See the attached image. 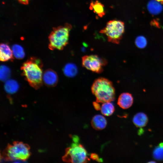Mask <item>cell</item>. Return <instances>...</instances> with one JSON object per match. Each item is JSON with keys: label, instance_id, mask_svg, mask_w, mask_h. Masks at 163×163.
I'll return each mask as SVG.
<instances>
[{"label": "cell", "instance_id": "20", "mask_svg": "<svg viewBox=\"0 0 163 163\" xmlns=\"http://www.w3.org/2000/svg\"><path fill=\"white\" fill-rule=\"evenodd\" d=\"M154 158L158 161L163 160V143H160L154 149L153 152Z\"/></svg>", "mask_w": 163, "mask_h": 163}, {"label": "cell", "instance_id": "7", "mask_svg": "<svg viewBox=\"0 0 163 163\" xmlns=\"http://www.w3.org/2000/svg\"><path fill=\"white\" fill-rule=\"evenodd\" d=\"M82 66L87 69L99 73L103 71L107 61L97 55H91L82 57Z\"/></svg>", "mask_w": 163, "mask_h": 163}, {"label": "cell", "instance_id": "22", "mask_svg": "<svg viewBox=\"0 0 163 163\" xmlns=\"http://www.w3.org/2000/svg\"><path fill=\"white\" fill-rule=\"evenodd\" d=\"M99 103L96 101L93 103V105L95 109L97 110H101V107L99 104Z\"/></svg>", "mask_w": 163, "mask_h": 163}, {"label": "cell", "instance_id": "13", "mask_svg": "<svg viewBox=\"0 0 163 163\" xmlns=\"http://www.w3.org/2000/svg\"><path fill=\"white\" fill-rule=\"evenodd\" d=\"M19 86L18 82L13 79L6 80L4 85V88L7 93L9 94L15 93L18 90Z\"/></svg>", "mask_w": 163, "mask_h": 163}, {"label": "cell", "instance_id": "21", "mask_svg": "<svg viewBox=\"0 0 163 163\" xmlns=\"http://www.w3.org/2000/svg\"><path fill=\"white\" fill-rule=\"evenodd\" d=\"M135 43L137 47L140 49L144 48L147 44L146 39L142 36H138L136 39Z\"/></svg>", "mask_w": 163, "mask_h": 163}, {"label": "cell", "instance_id": "19", "mask_svg": "<svg viewBox=\"0 0 163 163\" xmlns=\"http://www.w3.org/2000/svg\"><path fill=\"white\" fill-rule=\"evenodd\" d=\"M11 75L9 68L5 65H2L0 68V78L2 81H6L8 79Z\"/></svg>", "mask_w": 163, "mask_h": 163}, {"label": "cell", "instance_id": "3", "mask_svg": "<svg viewBox=\"0 0 163 163\" xmlns=\"http://www.w3.org/2000/svg\"><path fill=\"white\" fill-rule=\"evenodd\" d=\"M71 25L66 24L54 28L49 36V48L51 50H61L68 44Z\"/></svg>", "mask_w": 163, "mask_h": 163}, {"label": "cell", "instance_id": "18", "mask_svg": "<svg viewBox=\"0 0 163 163\" xmlns=\"http://www.w3.org/2000/svg\"><path fill=\"white\" fill-rule=\"evenodd\" d=\"M12 50L14 56L16 59H22L24 57L25 52L23 48L21 45L14 44L12 46Z\"/></svg>", "mask_w": 163, "mask_h": 163}, {"label": "cell", "instance_id": "17", "mask_svg": "<svg viewBox=\"0 0 163 163\" xmlns=\"http://www.w3.org/2000/svg\"><path fill=\"white\" fill-rule=\"evenodd\" d=\"M63 71L65 75L69 77H73L77 73V68L74 64L69 63L64 66Z\"/></svg>", "mask_w": 163, "mask_h": 163}, {"label": "cell", "instance_id": "25", "mask_svg": "<svg viewBox=\"0 0 163 163\" xmlns=\"http://www.w3.org/2000/svg\"><path fill=\"white\" fill-rule=\"evenodd\" d=\"M156 1L161 3H163V0H155Z\"/></svg>", "mask_w": 163, "mask_h": 163}, {"label": "cell", "instance_id": "5", "mask_svg": "<svg viewBox=\"0 0 163 163\" xmlns=\"http://www.w3.org/2000/svg\"><path fill=\"white\" fill-rule=\"evenodd\" d=\"M63 158L65 161L72 163H85L89 160L86 150L78 142H75L67 149Z\"/></svg>", "mask_w": 163, "mask_h": 163}, {"label": "cell", "instance_id": "24", "mask_svg": "<svg viewBox=\"0 0 163 163\" xmlns=\"http://www.w3.org/2000/svg\"><path fill=\"white\" fill-rule=\"evenodd\" d=\"M20 3L24 5L28 4L30 0H17Z\"/></svg>", "mask_w": 163, "mask_h": 163}, {"label": "cell", "instance_id": "2", "mask_svg": "<svg viewBox=\"0 0 163 163\" xmlns=\"http://www.w3.org/2000/svg\"><path fill=\"white\" fill-rule=\"evenodd\" d=\"M91 89L96 101L98 103L111 102L115 99V89L112 82L107 79H97L93 83Z\"/></svg>", "mask_w": 163, "mask_h": 163}, {"label": "cell", "instance_id": "15", "mask_svg": "<svg viewBox=\"0 0 163 163\" xmlns=\"http://www.w3.org/2000/svg\"><path fill=\"white\" fill-rule=\"evenodd\" d=\"M90 8L95 13L101 17L104 16L105 14L104 5L98 1L92 2Z\"/></svg>", "mask_w": 163, "mask_h": 163}, {"label": "cell", "instance_id": "8", "mask_svg": "<svg viewBox=\"0 0 163 163\" xmlns=\"http://www.w3.org/2000/svg\"><path fill=\"white\" fill-rule=\"evenodd\" d=\"M56 73L51 69H48L44 72L43 75V82L46 86L53 87L56 85L58 82Z\"/></svg>", "mask_w": 163, "mask_h": 163}, {"label": "cell", "instance_id": "4", "mask_svg": "<svg viewBox=\"0 0 163 163\" xmlns=\"http://www.w3.org/2000/svg\"><path fill=\"white\" fill-rule=\"evenodd\" d=\"M124 29L123 22L120 20H113L107 22L100 32L106 36L109 42L118 44L122 37Z\"/></svg>", "mask_w": 163, "mask_h": 163}, {"label": "cell", "instance_id": "10", "mask_svg": "<svg viewBox=\"0 0 163 163\" xmlns=\"http://www.w3.org/2000/svg\"><path fill=\"white\" fill-rule=\"evenodd\" d=\"M12 50L9 46L5 43H2L0 46V60L2 62H6L13 59Z\"/></svg>", "mask_w": 163, "mask_h": 163}, {"label": "cell", "instance_id": "16", "mask_svg": "<svg viewBox=\"0 0 163 163\" xmlns=\"http://www.w3.org/2000/svg\"><path fill=\"white\" fill-rule=\"evenodd\" d=\"M115 110L114 107L111 102L103 103L101 107V112L102 114L106 116L111 115Z\"/></svg>", "mask_w": 163, "mask_h": 163}, {"label": "cell", "instance_id": "1", "mask_svg": "<svg viewBox=\"0 0 163 163\" xmlns=\"http://www.w3.org/2000/svg\"><path fill=\"white\" fill-rule=\"evenodd\" d=\"M43 65L41 61L35 57H31L22 64L21 70L30 85L35 89L40 88L43 82Z\"/></svg>", "mask_w": 163, "mask_h": 163}, {"label": "cell", "instance_id": "9", "mask_svg": "<svg viewBox=\"0 0 163 163\" xmlns=\"http://www.w3.org/2000/svg\"><path fill=\"white\" fill-rule=\"evenodd\" d=\"M133 100V97L131 94L129 93H123L119 96L117 104L122 108L126 109L132 105Z\"/></svg>", "mask_w": 163, "mask_h": 163}, {"label": "cell", "instance_id": "12", "mask_svg": "<svg viewBox=\"0 0 163 163\" xmlns=\"http://www.w3.org/2000/svg\"><path fill=\"white\" fill-rule=\"evenodd\" d=\"M148 120L147 115L142 112L136 113L133 117V122L137 127H142L145 126Z\"/></svg>", "mask_w": 163, "mask_h": 163}, {"label": "cell", "instance_id": "23", "mask_svg": "<svg viewBox=\"0 0 163 163\" xmlns=\"http://www.w3.org/2000/svg\"><path fill=\"white\" fill-rule=\"evenodd\" d=\"M90 157L93 160L98 161H101L100 160L98 156L96 154H91Z\"/></svg>", "mask_w": 163, "mask_h": 163}, {"label": "cell", "instance_id": "11", "mask_svg": "<svg viewBox=\"0 0 163 163\" xmlns=\"http://www.w3.org/2000/svg\"><path fill=\"white\" fill-rule=\"evenodd\" d=\"M107 121L105 118L101 115H97L92 118L91 124L92 127L97 130L104 129L106 126Z\"/></svg>", "mask_w": 163, "mask_h": 163}, {"label": "cell", "instance_id": "6", "mask_svg": "<svg viewBox=\"0 0 163 163\" xmlns=\"http://www.w3.org/2000/svg\"><path fill=\"white\" fill-rule=\"evenodd\" d=\"M8 158L12 161H24L29 157L28 147L21 142H16L9 146L7 151Z\"/></svg>", "mask_w": 163, "mask_h": 163}, {"label": "cell", "instance_id": "14", "mask_svg": "<svg viewBox=\"0 0 163 163\" xmlns=\"http://www.w3.org/2000/svg\"><path fill=\"white\" fill-rule=\"evenodd\" d=\"M147 8L150 13L153 15L160 13L163 8L161 4L155 0L150 1L148 4Z\"/></svg>", "mask_w": 163, "mask_h": 163}]
</instances>
